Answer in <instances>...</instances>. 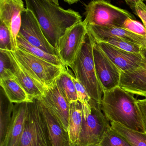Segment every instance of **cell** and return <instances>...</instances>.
<instances>
[{"instance_id":"cell-14","label":"cell","mask_w":146,"mask_h":146,"mask_svg":"<svg viewBox=\"0 0 146 146\" xmlns=\"http://www.w3.org/2000/svg\"><path fill=\"white\" fill-rule=\"evenodd\" d=\"M11 61L12 70L15 77L27 93L31 100L43 97L46 88L36 80L21 65L11 50H5Z\"/></svg>"},{"instance_id":"cell-19","label":"cell","mask_w":146,"mask_h":146,"mask_svg":"<svg viewBox=\"0 0 146 146\" xmlns=\"http://www.w3.org/2000/svg\"><path fill=\"white\" fill-rule=\"evenodd\" d=\"M0 85L8 99L13 104L32 102L27 93L22 87L15 76L0 79Z\"/></svg>"},{"instance_id":"cell-20","label":"cell","mask_w":146,"mask_h":146,"mask_svg":"<svg viewBox=\"0 0 146 146\" xmlns=\"http://www.w3.org/2000/svg\"><path fill=\"white\" fill-rule=\"evenodd\" d=\"M82 115L81 104L79 101L70 104L68 133L71 145L78 143L81 130Z\"/></svg>"},{"instance_id":"cell-32","label":"cell","mask_w":146,"mask_h":146,"mask_svg":"<svg viewBox=\"0 0 146 146\" xmlns=\"http://www.w3.org/2000/svg\"><path fill=\"white\" fill-rule=\"evenodd\" d=\"M134 13L140 18L146 28V5L144 1L139 3L135 5Z\"/></svg>"},{"instance_id":"cell-4","label":"cell","mask_w":146,"mask_h":146,"mask_svg":"<svg viewBox=\"0 0 146 146\" xmlns=\"http://www.w3.org/2000/svg\"><path fill=\"white\" fill-rule=\"evenodd\" d=\"M82 122L78 143L80 145H97L105 133L111 127L110 122L102 111L100 104L91 99L88 104L82 105Z\"/></svg>"},{"instance_id":"cell-13","label":"cell","mask_w":146,"mask_h":146,"mask_svg":"<svg viewBox=\"0 0 146 146\" xmlns=\"http://www.w3.org/2000/svg\"><path fill=\"white\" fill-rule=\"evenodd\" d=\"M143 60L139 66L121 73L119 86L133 95L146 98V48L142 47Z\"/></svg>"},{"instance_id":"cell-25","label":"cell","mask_w":146,"mask_h":146,"mask_svg":"<svg viewBox=\"0 0 146 146\" xmlns=\"http://www.w3.org/2000/svg\"><path fill=\"white\" fill-rule=\"evenodd\" d=\"M100 42L107 43L118 48L130 53H141L142 47L128 40L117 36L109 37L98 42Z\"/></svg>"},{"instance_id":"cell-34","label":"cell","mask_w":146,"mask_h":146,"mask_svg":"<svg viewBox=\"0 0 146 146\" xmlns=\"http://www.w3.org/2000/svg\"><path fill=\"white\" fill-rule=\"evenodd\" d=\"M63 1L69 4H73L78 2L80 0H63Z\"/></svg>"},{"instance_id":"cell-27","label":"cell","mask_w":146,"mask_h":146,"mask_svg":"<svg viewBox=\"0 0 146 146\" xmlns=\"http://www.w3.org/2000/svg\"><path fill=\"white\" fill-rule=\"evenodd\" d=\"M14 76L11 61L7 54L4 50L0 49V79Z\"/></svg>"},{"instance_id":"cell-9","label":"cell","mask_w":146,"mask_h":146,"mask_svg":"<svg viewBox=\"0 0 146 146\" xmlns=\"http://www.w3.org/2000/svg\"><path fill=\"white\" fill-rule=\"evenodd\" d=\"M93 53L96 72L103 91L119 86L121 70L95 42Z\"/></svg>"},{"instance_id":"cell-26","label":"cell","mask_w":146,"mask_h":146,"mask_svg":"<svg viewBox=\"0 0 146 146\" xmlns=\"http://www.w3.org/2000/svg\"><path fill=\"white\" fill-rule=\"evenodd\" d=\"M99 146H132L111 127L105 133Z\"/></svg>"},{"instance_id":"cell-10","label":"cell","mask_w":146,"mask_h":146,"mask_svg":"<svg viewBox=\"0 0 146 146\" xmlns=\"http://www.w3.org/2000/svg\"><path fill=\"white\" fill-rule=\"evenodd\" d=\"M26 8L22 0H0V22L7 27L12 51L17 49V38L22 24V13Z\"/></svg>"},{"instance_id":"cell-36","label":"cell","mask_w":146,"mask_h":146,"mask_svg":"<svg viewBox=\"0 0 146 146\" xmlns=\"http://www.w3.org/2000/svg\"><path fill=\"white\" fill-rule=\"evenodd\" d=\"M70 146H99L98 145H87V146H83V145H70Z\"/></svg>"},{"instance_id":"cell-22","label":"cell","mask_w":146,"mask_h":146,"mask_svg":"<svg viewBox=\"0 0 146 146\" xmlns=\"http://www.w3.org/2000/svg\"><path fill=\"white\" fill-rule=\"evenodd\" d=\"M17 48L25 50L54 65L66 67L58 56L49 54L40 48L32 45L19 34L17 36Z\"/></svg>"},{"instance_id":"cell-31","label":"cell","mask_w":146,"mask_h":146,"mask_svg":"<svg viewBox=\"0 0 146 146\" xmlns=\"http://www.w3.org/2000/svg\"><path fill=\"white\" fill-rule=\"evenodd\" d=\"M136 105L145 133H146V98L142 99H137Z\"/></svg>"},{"instance_id":"cell-3","label":"cell","mask_w":146,"mask_h":146,"mask_svg":"<svg viewBox=\"0 0 146 146\" xmlns=\"http://www.w3.org/2000/svg\"><path fill=\"white\" fill-rule=\"evenodd\" d=\"M94 40L87 33L83 46L75 61L69 67L86 89L92 99L101 104L103 89L99 80L93 58Z\"/></svg>"},{"instance_id":"cell-11","label":"cell","mask_w":146,"mask_h":146,"mask_svg":"<svg viewBox=\"0 0 146 146\" xmlns=\"http://www.w3.org/2000/svg\"><path fill=\"white\" fill-rule=\"evenodd\" d=\"M21 15L22 24L19 34L32 45L40 48L49 54L58 56L57 50L51 44L45 37L32 12L26 9Z\"/></svg>"},{"instance_id":"cell-21","label":"cell","mask_w":146,"mask_h":146,"mask_svg":"<svg viewBox=\"0 0 146 146\" xmlns=\"http://www.w3.org/2000/svg\"><path fill=\"white\" fill-rule=\"evenodd\" d=\"M14 104L8 99L1 88L0 100V145L5 139L11 122Z\"/></svg>"},{"instance_id":"cell-6","label":"cell","mask_w":146,"mask_h":146,"mask_svg":"<svg viewBox=\"0 0 146 146\" xmlns=\"http://www.w3.org/2000/svg\"><path fill=\"white\" fill-rule=\"evenodd\" d=\"M19 146H53L37 99L27 103L25 129Z\"/></svg>"},{"instance_id":"cell-17","label":"cell","mask_w":146,"mask_h":146,"mask_svg":"<svg viewBox=\"0 0 146 146\" xmlns=\"http://www.w3.org/2000/svg\"><path fill=\"white\" fill-rule=\"evenodd\" d=\"M87 33L95 42H100L111 36L124 38L134 43L146 48V38L135 34L123 27L87 25Z\"/></svg>"},{"instance_id":"cell-33","label":"cell","mask_w":146,"mask_h":146,"mask_svg":"<svg viewBox=\"0 0 146 146\" xmlns=\"http://www.w3.org/2000/svg\"><path fill=\"white\" fill-rule=\"evenodd\" d=\"M128 5L133 9L134 12L135 5L143 1L142 0H125Z\"/></svg>"},{"instance_id":"cell-28","label":"cell","mask_w":146,"mask_h":146,"mask_svg":"<svg viewBox=\"0 0 146 146\" xmlns=\"http://www.w3.org/2000/svg\"><path fill=\"white\" fill-rule=\"evenodd\" d=\"M72 80L74 83L78 96V101L82 105L88 104L91 98L90 97L86 89L80 82L75 77L71 72Z\"/></svg>"},{"instance_id":"cell-16","label":"cell","mask_w":146,"mask_h":146,"mask_svg":"<svg viewBox=\"0 0 146 146\" xmlns=\"http://www.w3.org/2000/svg\"><path fill=\"white\" fill-rule=\"evenodd\" d=\"M27 103L15 104L10 125L3 142L0 146H19L24 129Z\"/></svg>"},{"instance_id":"cell-2","label":"cell","mask_w":146,"mask_h":146,"mask_svg":"<svg viewBox=\"0 0 146 146\" xmlns=\"http://www.w3.org/2000/svg\"><path fill=\"white\" fill-rule=\"evenodd\" d=\"M137 98L120 86L104 91L100 106L110 122H115L135 131L145 133L136 105Z\"/></svg>"},{"instance_id":"cell-30","label":"cell","mask_w":146,"mask_h":146,"mask_svg":"<svg viewBox=\"0 0 146 146\" xmlns=\"http://www.w3.org/2000/svg\"><path fill=\"white\" fill-rule=\"evenodd\" d=\"M0 49L11 50V38L7 27L0 22Z\"/></svg>"},{"instance_id":"cell-15","label":"cell","mask_w":146,"mask_h":146,"mask_svg":"<svg viewBox=\"0 0 146 146\" xmlns=\"http://www.w3.org/2000/svg\"><path fill=\"white\" fill-rule=\"evenodd\" d=\"M96 43L122 72L135 69L143 61V57L141 53H130L103 42Z\"/></svg>"},{"instance_id":"cell-18","label":"cell","mask_w":146,"mask_h":146,"mask_svg":"<svg viewBox=\"0 0 146 146\" xmlns=\"http://www.w3.org/2000/svg\"><path fill=\"white\" fill-rule=\"evenodd\" d=\"M37 100L44 117L52 146H70L68 133L61 126L43 103L38 99Z\"/></svg>"},{"instance_id":"cell-12","label":"cell","mask_w":146,"mask_h":146,"mask_svg":"<svg viewBox=\"0 0 146 146\" xmlns=\"http://www.w3.org/2000/svg\"><path fill=\"white\" fill-rule=\"evenodd\" d=\"M39 99L56 119L61 126L68 133L70 103L63 96L56 82L47 88L44 96Z\"/></svg>"},{"instance_id":"cell-24","label":"cell","mask_w":146,"mask_h":146,"mask_svg":"<svg viewBox=\"0 0 146 146\" xmlns=\"http://www.w3.org/2000/svg\"><path fill=\"white\" fill-rule=\"evenodd\" d=\"M111 127L132 146H146V133L130 129L122 124L110 122Z\"/></svg>"},{"instance_id":"cell-1","label":"cell","mask_w":146,"mask_h":146,"mask_svg":"<svg viewBox=\"0 0 146 146\" xmlns=\"http://www.w3.org/2000/svg\"><path fill=\"white\" fill-rule=\"evenodd\" d=\"M25 1L27 9L32 12L45 37L55 48L66 31L82 21L79 13L64 9L49 0Z\"/></svg>"},{"instance_id":"cell-35","label":"cell","mask_w":146,"mask_h":146,"mask_svg":"<svg viewBox=\"0 0 146 146\" xmlns=\"http://www.w3.org/2000/svg\"><path fill=\"white\" fill-rule=\"evenodd\" d=\"M49 1L53 3H55V4H56V5L59 6V1H58V0H49Z\"/></svg>"},{"instance_id":"cell-23","label":"cell","mask_w":146,"mask_h":146,"mask_svg":"<svg viewBox=\"0 0 146 146\" xmlns=\"http://www.w3.org/2000/svg\"><path fill=\"white\" fill-rule=\"evenodd\" d=\"M61 93L69 103L78 101L74 83L72 80L71 71L66 68L56 80Z\"/></svg>"},{"instance_id":"cell-5","label":"cell","mask_w":146,"mask_h":146,"mask_svg":"<svg viewBox=\"0 0 146 146\" xmlns=\"http://www.w3.org/2000/svg\"><path fill=\"white\" fill-rule=\"evenodd\" d=\"M85 9L84 21L87 25L123 27L127 18L135 19L132 14L113 5L110 0H92Z\"/></svg>"},{"instance_id":"cell-8","label":"cell","mask_w":146,"mask_h":146,"mask_svg":"<svg viewBox=\"0 0 146 146\" xmlns=\"http://www.w3.org/2000/svg\"><path fill=\"white\" fill-rule=\"evenodd\" d=\"M87 34V25L81 21L69 28L60 38L57 49L58 56L66 67L75 60Z\"/></svg>"},{"instance_id":"cell-29","label":"cell","mask_w":146,"mask_h":146,"mask_svg":"<svg viewBox=\"0 0 146 146\" xmlns=\"http://www.w3.org/2000/svg\"><path fill=\"white\" fill-rule=\"evenodd\" d=\"M123 28L135 34L146 38L145 27L144 25L135 20L127 18L123 23Z\"/></svg>"},{"instance_id":"cell-7","label":"cell","mask_w":146,"mask_h":146,"mask_svg":"<svg viewBox=\"0 0 146 146\" xmlns=\"http://www.w3.org/2000/svg\"><path fill=\"white\" fill-rule=\"evenodd\" d=\"M12 51L25 70L46 88L54 84L63 70L67 68L54 65L19 48Z\"/></svg>"}]
</instances>
